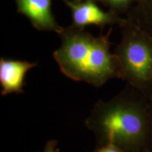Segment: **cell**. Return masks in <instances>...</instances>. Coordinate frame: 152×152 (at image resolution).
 Wrapping results in <instances>:
<instances>
[{"instance_id":"1","label":"cell","mask_w":152,"mask_h":152,"mask_svg":"<svg viewBox=\"0 0 152 152\" xmlns=\"http://www.w3.org/2000/svg\"><path fill=\"white\" fill-rule=\"evenodd\" d=\"M96 149L112 144L125 152H148L149 99L127 84L108 102L99 100L85 120Z\"/></svg>"},{"instance_id":"2","label":"cell","mask_w":152,"mask_h":152,"mask_svg":"<svg viewBox=\"0 0 152 152\" xmlns=\"http://www.w3.org/2000/svg\"><path fill=\"white\" fill-rule=\"evenodd\" d=\"M111 28L106 35L94 36L85 29L70 26L58 34L61 45L53 57L61 73L74 81L100 87L120 77L116 56L111 52Z\"/></svg>"},{"instance_id":"3","label":"cell","mask_w":152,"mask_h":152,"mask_svg":"<svg viewBox=\"0 0 152 152\" xmlns=\"http://www.w3.org/2000/svg\"><path fill=\"white\" fill-rule=\"evenodd\" d=\"M121 39L114 50L120 79L152 98V37L125 18L119 26Z\"/></svg>"},{"instance_id":"4","label":"cell","mask_w":152,"mask_h":152,"mask_svg":"<svg viewBox=\"0 0 152 152\" xmlns=\"http://www.w3.org/2000/svg\"><path fill=\"white\" fill-rule=\"evenodd\" d=\"M70 9L72 25L79 29H85L87 26H95L103 28L106 26L118 25L124 21L119 14L102 10L94 0H61Z\"/></svg>"},{"instance_id":"5","label":"cell","mask_w":152,"mask_h":152,"mask_svg":"<svg viewBox=\"0 0 152 152\" xmlns=\"http://www.w3.org/2000/svg\"><path fill=\"white\" fill-rule=\"evenodd\" d=\"M18 14L23 15L39 31L55 32L60 34L64 29L53 14V0H14Z\"/></svg>"},{"instance_id":"6","label":"cell","mask_w":152,"mask_h":152,"mask_svg":"<svg viewBox=\"0 0 152 152\" xmlns=\"http://www.w3.org/2000/svg\"><path fill=\"white\" fill-rule=\"evenodd\" d=\"M37 63L29 62L6 58H0V85L1 94L2 96L11 93H23L25 77L32 68L37 66Z\"/></svg>"},{"instance_id":"7","label":"cell","mask_w":152,"mask_h":152,"mask_svg":"<svg viewBox=\"0 0 152 152\" xmlns=\"http://www.w3.org/2000/svg\"><path fill=\"white\" fill-rule=\"evenodd\" d=\"M125 18L152 37V0H137L127 12Z\"/></svg>"},{"instance_id":"8","label":"cell","mask_w":152,"mask_h":152,"mask_svg":"<svg viewBox=\"0 0 152 152\" xmlns=\"http://www.w3.org/2000/svg\"><path fill=\"white\" fill-rule=\"evenodd\" d=\"M100 2L109 9V11L115 14L128 12L137 0H94Z\"/></svg>"},{"instance_id":"9","label":"cell","mask_w":152,"mask_h":152,"mask_svg":"<svg viewBox=\"0 0 152 152\" xmlns=\"http://www.w3.org/2000/svg\"><path fill=\"white\" fill-rule=\"evenodd\" d=\"M148 152H152V98L149 100V128L148 137Z\"/></svg>"},{"instance_id":"10","label":"cell","mask_w":152,"mask_h":152,"mask_svg":"<svg viewBox=\"0 0 152 152\" xmlns=\"http://www.w3.org/2000/svg\"><path fill=\"white\" fill-rule=\"evenodd\" d=\"M95 152H125L121 149V148L118 147L117 146L114 145V144H106L103 147L97 148L95 149Z\"/></svg>"},{"instance_id":"11","label":"cell","mask_w":152,"mask_h":152,"mask_svg":"<svg viewBox=\"0 0 152 152\" xmlns=\"http://www.w3.org/2000/svg\"><path fill=\"white\" fill-rule=\"evenodd\" d=\"M57 144H58V141L57 140H49V141L47 142L42 152H60L59 149L56 148Z\"/></svg>"},{"instance_id":"12","label":"cell","mask_w":152,"mask_h":152,"mask_svg":"<svg viewBox=\"0 0 152 152\" xmlns=\"http://www.w3.org/2000/svg\"><path fill=\"white\" fill-rule=\"evenodd\" d=\"M74 1H82V0H74Z\"/></svg>"}]
</instances>
